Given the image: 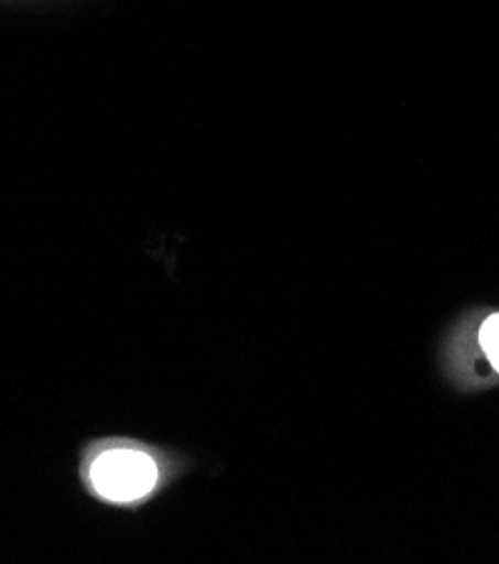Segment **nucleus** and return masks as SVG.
Wrapping results in <instances>:
<instances>
[{
	"instance_id": "f03ea898",
	"label": "nucleus",
	"mask_w": 499,
	"mask_h": 564,
	"mask_svg": "<svg viewBox=\"0 0 499 564\" xmlns=\"http://www.w3.org/2000/svg\"><path fill=\"white\" fill-rule=\"evenodd\" d=\"M451 371L464 387L499 382V311L466 324L451 343Z\"/></svg>"
},
{
	"instance_id": "f257e3e1",
	"label": "nucleus",
	"mask_w": 499,
	"mask_h": 564,
	"mask_svg": "<svg viewBox=\"0 0 499 564\" xmlns=\"http://www.w3.org/2000/svg\"><path fill=\"white\" fill-rule=\"evenodd\" d=\"M189 468L181 449L129 434H101L77 445L75 484L99 509L140 513Z\"/></svg>"
}]
</instances>
